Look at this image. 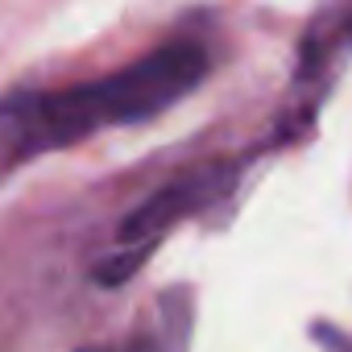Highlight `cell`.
<instances>
[{"label":"cell","instance_id":"obj_1","mask_svg":"<svg viewBox=\"0 0 352 352\" xmlns=\"http://www.w3.org/2000/svg\"><path fill=\"white\" fill-rule=\"evenodd\" d=\"M208 75L212 50L199 38H170L104 79L0 96V174L71 149L108 124H145L204 87Z\"/></svg>","mask_w":352,"mask_h":352},{"label":"cell","instance_id":"obj_2","mask_svg":"<svg viewBox=\"0 0 352 352\" xmlns=\"http://www.w3.org/2000/svg\"><path fill=\"white\" fill-rule=\"evenodd\" d=\"M236 179H241V162L236 157H212V162H199V166H191L183 174H174L170 183H162L153 195H145L120 220L112 245L149 257L179 220H195L208 208H216L224 195H232Z\"/></svg>","mask_w":352,"mask_h":352},{"label":"cell","instance_id":"obj_3","mask_svg":"<svg viewBox=\"0 0 352 352\" xmlns=\"http://www.w3.org/2000/svg\"><path fill=\"white\" fill-rule=\"evenodd\" d=\"M191 331H195V294L187 286H166L153 311L137 323V331L120 340V352H187Z\"/></svg>","mask_w":352,"mask_h":352},{"label":"cell","instance_id":"obj_4","mask_svg":"<svg viewBox=\"0 0 352 352\" xmlns=\"http://www.w3.org/2000/svg\"><path fill=\"white\" fill-rule=\"evenodd\" d=\"M311 336L327 348V352H352V336H344V331H336L331 323H315L311 327Z\"/></svg>","mask_w":352,"mask_h":352},{"label":"cell","instance_id":"obj_5","mask_svg":"<svg viewBox=\"0 0 352 352\" xmlns=\"http://www.w3.org/2000/svg\"><path fill=\"white\" fill-rule=\"evenodd\" d=\"M75 352H120V344H87V348H75Z\"/></svg>","mask_w":352,"mask_h":352}]
</instances>
